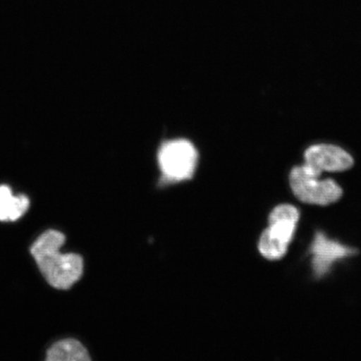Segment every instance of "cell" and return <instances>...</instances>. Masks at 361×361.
I'll list each match as a JSON object with an SVG mask.
<instances>
[{
    "instance_id": "cell-1",
    "label": "cell",
    "mask_w": 361,
    "mask_h": 361,
    "mask_svg": "<svg viewBox=\"0 0 361 361\" xmlns=\"http://www.w3.org/2000/svg\"><path fill=\"white\" fill-rule=\"evenodd\" d=\"M64 234L49 229L42 234L30 248L31 255L47 281L58 290H68L82 276L84 262L76 254L63 255Z\"/></svg>"
},
{
    "instance_id": "cell-2",
    "label": "cell",
    "mask_w": 361,
    "mask_h": 361,
    "mask_svg": "<svg viewBox=\"0 0 361 361\" xmlns=\"http://www.w3.org/2000/svg\"><path fill=\"white\" fill-rule=\"evenodd\" d=\"M317 171L308 166H295L290 174L293 194L301 202L326 206L336 202L342 196V189L332 179L319 180Z\"/></svg>"
},
{
    "instance_id": "cell-3",
    "label": "cell",
    "mask_w": 361,
    "mask_h": 361,
    "mask_svg": "<svg viewBox=\"0 0 361 361\" xmlns=\"http://www.w3.org/2000/svg\"><path fill=\"white\" fill-rule=\"evenodd\" d=\"M158 161L166 179L186 180L192 177L196 169L197 153L186 140H173L161 147Z\"/></svg>"
},
{
    "instance_id": "cell-4",
    "label": "cell",
    "mask_w": 361,
    "mask_h": 361,
    "mask_svg": "<svg viewBox=\"0 0 361 361\" xmlns=\"http://www.w3.org/2000/svg\"><path fill=\"white\" fill-rule=\"evenodd\" d=\"M305 164L317 171H344L354 165V159L348 152L337 146L318 144L311 146L305 152Z\"/></svg>"
},
{
    "instance_id": "cell-5",
    "label": "cell",
    "mask_w": 361,
    "mask_h": 361,
    "mask_svg": "<svg viewBox=\"0 0 361 361\" xmlns=\"http://www.w3.org/2000/svg\"><path fill=\"white\" fill-rule=\"evenodd\" d=\"M355 251L329 239L323 233H316L311 254L316 276L322 277L328 272L332 264L338 259L353 255Z\"/></svg>"
},
{
    "instance_id": "cell-6",
    "label": "cell",
    "mask_w": 361,
    "mask_h": 361,
    "mask_svg": "<svg viewBox=\"0 0 361 361\" xmlns=\"http://www.w3.org/2000/svg\"><path fill=\"white\" fill-rule=\"evenodd\" d=\"M300 212L295 207L279 205L273 210L269 218V226L266 230L279 243L288 247L293 240Z\"/></svg>"
},
{
    "instance_id": "cell-7",
    "label": "cell",
    "mask_w": 361,
    "mask_h": 361,
    "mask_svg": "<svg viewBox=\"0 0 361 361\" xmlns=\"http://www.w3.org/2000/svg\"><path fill=\"white\" fill-rule=\"evenodd\" d=\"M49 361H90L87 349L78 341L67 338L58 341L47 351Z\"/></svg>"
},
{
    "instance_id": "cell-8",
    "label": "cell",
    "mask_w": 361,
    "mask_h": 361,
    "mask_svg": "<svg viewBox=\"0 0 361 361\" xmlns=\"http://www.w3.org/2000/svg\"><path fill=\"white\" fill-rule=\"evenodd\" d=\"M30 206L25 195L13 196L11 188L0 186V221H16L24 215Z\"/></svg>"
},
{
    "instance_id": "cell-9",
    "label": "cell",
    "mask_w": 361,
    "mask_h": 361,
    "mask_svg": "<svg viewBox=\"0 0 361 361\" xmlns=\"http://www.w3.org/2000/svg\"><path fill=\"white\" fill-rule=\"evenodd\" d=\"M259 250L265 259L279 260L286 255L288 247L277 241L265 230L260 238Z\"/></svg>"
}]
</instances>
